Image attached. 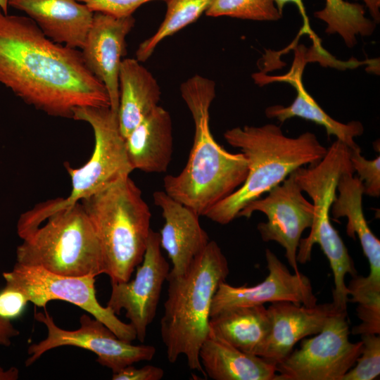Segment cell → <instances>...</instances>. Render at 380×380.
I'll list each match as a JSON object with an SVG mask.
<instances>
[{
    "instance_id": "cell-1",
    "label": "cell",
    "mask_w": 380,
    "mask_h": 380,
    "mask_svg": "<svg viewBox=\"0 0 380 380\" xmlns=\"http://www.w3.org/2000/svg\"><path fill=\"white\" fill-rule=\"evenodd\" d=\"M0 84L54 117L72 118L80 107H110L105 86L81 51L53 42L29 17L1 9Z\"/></svg>"
},
{
    "instance_id": "cell-2",
    "label": "cell",
    "mask_w": 380,
    "mask_h": 380,
    "mask_svg": "<svg viewBox=\"0 0 380 380\" xmlns=\"http://www.w3.org/2000/svg\"><path fill=\"white\" fill-rule=\"evenodd\" d=\"M194 123V137L187 163L177 175H167L165 191L199 216L235 191L248 171L243 153L225 150L214 139L209 110L215 97L213 80L195 75L180 87Z\"/></svg>"
},
{
    "instance_id": "cell-3",
    "label": "cell",
    "mask_w": 380,
    "mask_h": 380,
    "mask_svg": "<svg viewBox=\"0 0 380 380\" xmlns=\"http://www.w3.org/2000/svg\"><path fill=\"white\" fill-rule=\"evenodd\" d=\"M17 232L23 236L18 263L68 277L105 274L99 241L80 202L40 203L20 215Z\"/></svg>"
},
{
    "instance_id": "cell-4",
    "label": "cell",
    "mask_w": 380,
    "mask_h": 380,
    "mask_svg": "<svg viewBox=\"0 0 380 380\" xmlns=\"http://www.w3.org/2000/svg\"><path fill=\"white\" fill-rule=\"evenodd\" d=\"M224 137L230 146L243 153L248 171L243 183L205 215L222 225L237 218L246 205L267 193L298 168L318 163L327 151L314 133L305 132L289 137L274 124L236 127L227 129Z\"/></svg>"
},
{
    "instance_id": "cell-5",
    "label": "cell",
    "mask_w": 380,
    "mask_h": 380,
    "mask_svg": "<svg viewBox=\"0 0 380 380\" xmlns=\"http://www.w3.org/2000/svg\"><path fill=\"white\" fill-rule=\"evenodd\" d=\"M229 273L228 262L220 247L210 241L184 274L167 276L160 335L170 362L184 355L189 367L206 377L199 350L210 331L213 298Z\"/></svg>"
},
{
    "instance_id": "cell-6",
    "label": "cell",
    "mask_w": 380,
    "mask_h": 380,
    "mask_svg": "<svg viewBox=\"0 0 380 380\" xmlns=\"http://www.w3.org/2000/svg\"><path fill=\"white\" fill-rule=\"evenodd\" d=\"M80 203L99 241L110 283L129 280L151 231V213L140 189L125 176Z\"/></svg>"
},
{
    "instance_id": "cell-7",
    "label": "cell",
    "mask_w": 380,
    "mask_h": 380,
    "mask_svg": "<svg viewBox=\"0 0 380 380\" xmlns=\"http://www.w3.org/2000/svg\"><path fill=\"white\" fill-rule=\"evenodd\" d=\"M72 119L89 124L94 135V148L89 160L79 168L65 165L72 190L65 198L56 199L67 205L80 202L134 170L128 158L118 112L110 107H80Z\"/></svg>"
},
{
    "instance_id": "cell-8",
    "label": "cell",
    "mask_w": 380,
    "mask_h": 380,
    "mask_svg": "<svg viewBox=\"0 0 380 380\" xmlns=\"http://www.w3.org/2000/svg\"><path fill=\"white\" fill-rule=\"evenodd\" d=\"M2 276L8 287L21 292L28 302L46 308L53 300H61L78 306L103 322L118 338L128 342L137 338L129 323L121 321L107 306H102L96 296L95 277H68L51 272L42 267L16 262Z\"/></svg>"
},
{
    "instance_id": "cell-9",
    "label": "cell",
    "mask_w": 380,
    "mask_h": 380,
    "mask_svg": "<svg viewBox=\"0 0 380 380\" xmlns=\"http://www.w3.org/2000/svg\"><path fill=\"white\" fill-rule=\"evenodd\" d=\"M347 312L331 317L317 335L302 341L276 365L274 380H341L355 364L362 341L353 343L346 321Z\"/></svg>"
},
{
    "instance_id": "cell-10",
    "label": "cell",
    "mask_w": 380,
    "mask_h": 380,
    "mask_svg": "<svg viewBox=\"0 0 380 380\" xmlns=\"http://www.w3.org/2000/svg\"><path fill=\"white\" fill-rule=\"evenodd\" d=\"M34 319L44 324L46 337L27 349L26 367L35 362L46 352L61 346H75L90 350L97 356L96 362L111 369L113 373L141 361L151 360L156 352L151 345H134L118 338L97 319L84 314L80 317V327L66 330L58 327L46 311L34 313Z\"/></svg>"
},
{
    "instance_id": "cell-11",
    "label": "cell",
    "mask_w": 380,
    "mask_h": 380,
    "mask_svg": "<svg viewBox=\"0 0 380 380\" xmlns=\"http://www.w3.org/2000/svg\"><path fill=\"white\" fill-rule=\"evenodd\" d=\"M294 172L273 187L263 198L246 205L237 217L250 218L254 212L264 213L267 222H260L257 229L263 241H275L285 249V257L294 272H299L297 252L303 232L311 228L315 217L312 202L303 195Z\"/></svg>"
},
{
    "instance_id": "cell-12",
    "label": "cell",
    "mask_w": 380,
    "mask_h": 380,
    "mask_svg": "<svg viewBox=\"0 0 380 380\" xmlns=\"http://www.w3.org/2000/svg\"><path fill=\"white\" fill-rule=\"evenodd\" d=\"M136 269L132 280L111 283L106 306L116 315L125 310L137 339L143 343L147 328L156 317L163 286L170 270L161 252L158 232L151 229L143 260Z\"/></svg>"
},
{
    "instance_id": "cell-13",
    "label": "cell",
    "mask_w": 380,
    "mask_h": 380,
    "mask_svg": "<svg viewBox=\"0 0 380 380\" xmlns=\"http://www.w3.org/2000/svg\"><path fill=\"white\" fill-rule=\"evenodd\" d=\"M304 191L312 200L315 217L309 235L300 241L297 261L301 264L309 261L314 244L318 243L333 272L332 302L338 309L346 310L348 296L345 277L347 274L355 276L357 271L346 246L331 223L330 208L336 194V182L329 177H315L305 184Z\"/></svg>"
},
{
    "instance_id": "cell-14",
    "label": "cell",
    "mask_w": 380,
    "mask_h": 380,
    "mask_svg": "<svg viewBox=\"0 0 380 380\" xmlns=\"http://www.w3.org/2000/svg\"><path fill=\"white\" fill-rule=\"evenodd\" d=\"M265 258L269 273L262 282L253 286H234L224 281L219 285L213 298L210 317L226 309L267 302L291 301L307 306L317 304V298L308 277L300 272L291 273L268 248Z\"/></svg>"
},
{
    "instance_id": "cell-15",
    "label": "cell",
    "mask_w": 380,
    "mask_h": 380,
    "mask_svg": "<svg viewBox=\"0 0 380 380\" xmlns=\"http://www.w3.org/2000/svg\"><path fill=\"white\" fill-rule=\"evenodd\" d=\"M134 23L132 15L115 17L94 12L81 49L84 64L105 86L110 108L115 112L119 106V72L125 54V39Z\"/></svg>"
},
{
    "instance_id": "cell-16",
    "label": "cell",
    "mask_w": 380,
    "mask_h": 380,
    "mask_svg": "<svg viewBox=\"0 0 380 380\" xmlns=\"http://www.w3.org/2000/svg\"><path fill=\"white\" fill-rule=\"evenodd\" d=\"M306 61L304 53L298 49L289 71L282 75L268 76L260 72L253 74L255 82L264 85L274 82H286L294 87L296 95L293 101L288 106L274 105L265 109L269 118H276L284 122L291 118H300L323 127L328 136H334L348 148L358 145L355 138L362 134L364 127L359 121L343 123L328 115L308 92L303 82V72Z\"/></svg>"
},
{
    "instance_id": "cell-17",
    "label": "cell",
    "mask_w": 380,
    "mask_h": 380,
    "mask_svg": "<svg viewBox=\"0 0 380 380\" xmlns=\"http://www.w3.org/2000/svg\"><path fill=\"white\" fill-rule=\"evenodd\" d=\"M154 203L161 209L165 223L159 232L160 243L167 253L172 268L169 276L184 274L208 244L207 232L199 222V215L175 200L165 191L153 195Z\"/></svg>"
},
{
    "instance_id": "cell-18",
    "label": "cell",
    "mask_w": 380,
    "mask_h": 380,
    "mask_svg": "<svg viewBox=\"0 0 380 380\" xmlns=\"http://www.w3.org/2000/svg\"><path fill=\"white\" fill-rule=\"evenodd\" d=\"M267 309L271 330L262 357L276 365L292 351L298 341L318 334L331 317L343 311L333 302L307 306L277 301L271 303Z\"/></svg>"
},
{
    "instance_id": "cell-19",
    "label": "cell",
    "mask_w": 380,
    "mask_h": 380,
    "mask_svg": "<svg viewBox=\"0 0 380 380\" xmlns=\"http://www.w3.org/2000/svg\"><path fill=\"white\" fill-rule=\"evenodd\" d=\"M9 6L23 11L53 42L82 49L94 12L77 0H9Z\"/></svg>"
},
{
    "instance_id": "cell-20",
    "label": "cell",
    "mask_w": 380,
    "mask_h": 380,
    "mask_svg": "<svg viewBox=\"0 0 380 380\" xmlns=\"http://www.w3.org/2000/svg\"><path fill=\"white\" fill-rule=\"evenodd\" d=\"M125 145L133 170L165 172L173 152L172 122L169 112L158 106L128 134Z\"/></svg>"
},
{
    "instance_id": "cell-21",
    "label": "cell",
    "mask_w": 380,
    "mask_h": 380,
    "mask_svg": "<svg viewBox=\"0 0 380 380\" xmlns=\"http://www.w3.org/2000/svg\"><path fill=\"white\" fill-rule=\"evenodd\" d=\"M206 375L214 380H274L276 364L236 348L210 330L199 350Z\"/></svg>"
},
{
    "instance_id": "cell-22",
    "label": "cell",
    "mask_w": 380,
    "mask_h": 380,
    "mask_svg": "<svg viewBox=\"0 0 380 380\" xmlns=\"http://www.w3.org/2000/svg\"><path fill=\"white\" fill-rule=\"evenodd\" d=\"M160 95L156 79L137 58L122 60L119 72L118 117L125 139L158 106Z\"/></svg>"
},
{
    "instance_id": "cell-23",
    "label": "cell",
    "mask_w": 380,
    "mask_h": 380,
    "mask_svg": "<svg viewBox=\"0 0 380 380\" xmlns=\"http://www.w3.org/2000/svg\"><path fill=\"white\" fill-rule=\"evenodd\" d=\"M354 170L343 172L339 177L336 192L330 208V215L334 219L347 217V234L360 240L365 255L367 257L370 272L369 277L380 282V241L369 227L362 210L364 189L362 182Z\"/></svg>"
},
{
    "instance_id": "cell-24",
    "label": "cell",
    "mask_w": 380,
    "mask_h": 380,
    "mask_svg": "<svg viewBox=\"0 0 380 380\" xmlns=\"http://www.w3.org/2000/svg\"><path fill=\"white\" fill-rule=\"evenodd\" d=\"M210 330L236 348L262 357L271 330L264 305L234 307L210 318Z\"/></svg>"
},
{
    "instance_id": "cell-25",
    "label": "cell",
    "mask_w": 380,
    "mask_h": 380,
    "mask_svg": "<svg viewBox=\"0 0 380 380\" xmlns=\"http://www.w3.org/2000/svg\"><path fill=\"white\" fill-rule=\"evenodd\" d=\"M314 15L326 24L327 33L338 34L349 48L357 44L358 36L372 35L377 25L365 16L363 5L345 0H325L324 7Z\"/></svg>"
},
{
    "instance_id": "cell-26",
    "label": "cell",
    "mask_w": 380,
    "mask_h": 380,
    "mask_svg": "<svg viewBox=\"0 0 380 380\" xmlns=\"http://www.w3.org/2000/svg\"><path fill=\"white\" fill-rule=\"evenodd\" d=\"M163 21L156 32L142 42L136 51L139 62L147 61L165 38L195 22L205 13L212 0H167Z\"/></svg>"
},
{
    "instance_id": "cell-27",
    "label": "cell",
    "mask_w": 380,
    "mask_h": 380,
    "mask_svg": "<svg viewBox=\"0 0 380 380\" xmlns=\"http://www.w3.org/2000/svg\"><path fill=\"white\" fill-rule=\"evenodd\" d=\"M347 286L348 303H357V316L361 323L353 334H380V282L369 276L355 275Z\"/></svg>"
},
{
    "instance_id": "cell-28",
    "label": "cell",
    "mask_w": 380,
    "mask_h": 380,
    "mask_svg": "<svg viewBox=\"0 0 380 380\" xmlns=\"http://www.w3.org/2000/svg\"><path fill=\"white\" fill-rule=\"evenodd\" d=\"M205 13L256 21H277L282 17L273 0H212Z\"/></svg>"
},
{
    "instance_id": "cell-29",
    "label": "cell",
    "mask_w": 380,
    "mask_h": 380,
    "mask_svg": "<svg viewBox=\"0 0 380 380\" xmlns=\"http://www.w3.org/2000/svg\"><path fill=\"white\" fill-rule=\"evenodd\" d=\"M362 349L355 365L341 380H373L380 374V336L361 334Z\"/></svg>"
},
{
    "instance_id": "cell-30",
    "label": "cell",
    "mask_w": 380,
    "mask_h": 380,
    "mask_svg": "<svg viewBox=\"0 0 380 380\" xmlns=\"http://www.w3.org/2000/svg\"><path fill=\"white\" fill-rule=\"evenodd\" d=\"M349 158L358 179L362 182L364 194L371 197L380 196V156L367 160L361 154L360 147L348 148Z\"/></svg>"
},
{
    "instance_id": "cell-31",
    "label": "cell",
    "mask_w": 380,
    "mask_h": 380,
    "mask_svg": "<svg viewBox=\"0 0 380 380\" xmlns=\"http://www.w3.org/2000/svg\"><path fill=\"white\" fill-rule=\"evenodd\" d=\"M92 12H100L115 17H127L141 6L155 0H77ZM166 1L167 0H162Z\"/></svg>"
},
{
    "instance_id": "cell-32",
    "label": "cell",
    "mask_w": 380,
    "mask_h": 380,
    "mask_svg": "<svg viewBox=\"0 0 380 380\" xmlns=\"http://www.w3.org/2000/svg\"><path fill=\"white\" fill-rule=\"evenodd\" d=\"M28 300L19 291L4 286L0 291V315L12 319L23 312Z\"/></svg>"
},
{
    "instance_id": "cell-33",
    "label": "cell",
    "mask_w": 380,
    "mask_h": 380,
    "mask_svg": "<svg viewBox=\"0 0 380 380\" xmlns=\"http://www.w3.org/2000/svg\"><path fill=\"white\" fill-rule=\"evenodd\" d=\"M164 376V370L157 366L147 365L136 368L128 365L116 373H113V380H160Z\"/></svg>"
},
{
    "instance_id": "cell-34",
    "label": "cell",
    "mask_w": 380,
    "mask_h": 380,
    "mask_svg": "<svg viewBox=\"0 0 380 380\" xmlns=\"http://www.w3.org/2000/svg\"><path fill=\"white\" fill-rule=\"evenodd\" d=\"M19 334L20 331L14 327L11 319L0 315V346H10L11 339Z\"/></svg>"
},
{
    "instance_id": "cell-35",
    "label": "cell",
    "mask_w": 380,
    "mask_h": 380,
    "mask_svg": "<svg viewBox=\"0 0 380 380\" xmlns=\"http://www.w3.org/2000/svg\"><path fill=\"white\" fill-rule=\"evenodd\" d=\"M277 9L282 14L283 9L284 6L286 4L292 3L294 4L298 8L299 12L300 13L303 19V30L307 31L308 33H310V27L308 21V18L306 15L305 8L302 0H273Z\"/></svg>"
},
{
    "instance_id": "cell-36",
    "label": "cell",
    "mask_w": 380,
    "mask_h": 380,
    "mask_svg": "<svg viewBox=\"0 0 380 380\" xmlns=\"http://www.w3.org/2000/svg\"><path fill=\"white\" fill-rule=\"evenodd\" d=\"M368 9L372 20L377 24L380 21V0H361Z\"/></svg>"
},
{
    "instance_id": "cell-37",
    "label": "cell",
    "mask_w": 380,
    "mask_h": 380,
    "mask_svg": "<svg viewBox=\"0 0 380 380\" xmlns=\"http://www.w3.org/2000/svg\"><path fill=\"white\" fill-rule=\"evenodd\" d=\"M19 369L15 367L4 369L0 366V380H17L19 379Z\"/></svg>"
},
{
    "instance_id": "cell-38",
    "label": "cell",
    "mask_w": 380,
    "mask_h": 380,
    "mask_svg": "<svg viewBox=\"0 0 380 380\" xmlns=\"http://www.w3.org/2000/svg\"><path fill=\"white\" fill-rule=\"evenodd\" d=\"M9 0H0V9L4 13H8Z\"/></svg>"
}]
</instances>
